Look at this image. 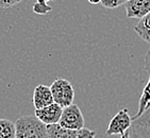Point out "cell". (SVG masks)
Segmentation results:
<instances>
[{
	"label": "cell",
	"instance_id": "8fae6325",
	"mask_svg": "<svg viewBox=\"0 0 150 138\" xmlns=\"http://www.w3.org/2000/svg\"><path fill=\"white\" fill-rule=\"evenodd\" d=\"M148 107H150V75L147 83L145 85L144 89H143V92H142V97L139 99V111H137V113H136L135 115L133 116L132 119L139 117Z\"/></svg>",
	"mask_w": 150,
	"mask_h": 138
},
{
	"label": "cell",
	"instance_id": "52a82bcc",
	"mask_svg": "<svg viewBox=\"0 0 150 138\" xmlns=\"http://www.w3.org/2000/svg\"><path fill=\"white\" fill-rule=\"evenodd\" d=\"M125 6L128 18L141 19L150 13V0H127Z\"/></svg>",
	"mask_w": 150,
	"mask_h": 138
},
{
	"label": "cell",
	"instance_id": "277c9868",
	"mask_svg": "<svg viewBox=\"0 0 150 138\" xmlns=\"http://www.w3.org/2000/svg\"><path fill=\"white\" fill-rule=\"evenodd\" d=\"M132 123V117H130L127 108L120 109L112 119L105 131V136L122 135L129 131Z\"/></svg>",
	"mask_w": 150,
	"mask_h": 138
},
{
	"label": "cell",
	"instance_id": "7a4b0ae2",
	"mask_svg": "<svg viewBox=\"0 0 150 138\" xmlns=\"http://www.w3.org/2000/svg\"><path fill=\"white\" fill-rule=\"evenodd\" d=\"M53 101L60 106L67 107L71 105L75 99V89L71 83L65 79L59 78L50 86Z\"/></svg>",
	"mask_w": 150,
	"mask_h": 138
},
{
	"label": "cell",
	"instance_id": "e0dca14e",
	"mask_svg": "<svg viewBox=\"0 0 150 138\" xmlns=\"http://www.w3.org/2000/svg\"><path fill=\"white\" fill-rule=\"evenodd\" d=\"M145 69L150 75V49L147 51L146 56H145Z\"/></svg>",
	"mask_w": 150,
	"mask_h": 138
},
{
	"label": "cell",
	"instance_id": "ba28073f",
	"mask_svg": "<svg viewBox=\"0 0 150 138\" xmlns=\"http://www.w3.org/2000/svg\"><path fill=\"white\" fill-rule=\"evenodd\" d=\"M32 102H33L35 109L42 108V107H45L49 104L53 103L54 101H53L50 87L47 85H43V84L38 85L33 92Z\"/></svg>",
	"mask_w": 150,
	"mask_h": 138
},
{
	"label": "cell",
	"instance_id": "9c48e42d",
	"mask_svg": "<svg viewBox=\"0 0 150 138\" xmlns=\"http://www.w3.org/2000/svg\"><path fill=\"white\" fill-rule=\"evenodd\" d=\"M78 131L68 130L59 123L47 125V138H77Z\"/></svg>",
	"mask_w": 150,
	"mask_h": 138
},
{
	"label": "cell",
	"instance_id": "7c38bea8",
	"mask_svg": "<svg viewBox=\"0 0 150 138\" xmlns=\"http://www.w3.org/2000/svg\"><path fill=\"white\" fill-rule=\"evenodd\" d=\"M15 123L9 119H0V138H15Z\"/></svg>",
	"mask_w": 150,
	"mask_h": 138
},
{
	"label": "cell",
	"instance_id": "5b68a950",
	"mask_svg": "<svg viewBox=\"0 0 150 138\" xmlns=\"http://www.w3.org/2000/svg\"><path fill=\"white\" fill-rule=\"evenodd\" d=\"M129 134L130 138H150V107L132 119Z\"/></svg>",
	"mask_w": 150,
	"mask_h": 138
},
{
	"label": "cell",
	"instance_id": "ac0fdd59",
	"mask_svg": "<svg viewBox=\"0 0 150 138\" xmlns=\"http://www.w3.org/2000/svg\"><path fill=\"white\" fill-rule=\"evenodd\" d=\"M119 138H130V134H129V131L128 132H126L125 134H122V135H120V137Z\"/></svg>",
	"mask_w": 150,
	"mask_h": 138
},
{
	"label": "cell",
	"instance_id": "5bb4252c",
	"mask_svg": "<svg viewBox=\"0 0 150 138\" xmlns=\"http://www.w3.org/2000/svg\"><path fill=\"white\" fill-rule=\"evenodd\" d=\"M126 1L127 0H101L100 3L107 9H116L121 4H125Z\"/></svg>",
	"mask_w": 150,
	"mask_h": 138
},
{
	"label": "cell",
	"instance_id": "6da1fadb",
	"mask_svg": "<svg viewBox=\"0 0 150 138\" xmlns=\"http://www.w3.org/2000/svg\"><path fill=\"white\" fill-rule=\"evenodd\" d=\"M15 138H47V125L35 116H23L15 122Z\"/></svg>",
	"mask_w": 150,
	"mask_h": 138
},
{
	"label": "cell",
	"instance_id": "3957f363",
	"mask_svg": "<svg viewBox=\"0 0 150 138\" xmlns=\"http://www.w3.org/2000/svg\"><path fill=\"white\" fill-rule=\"evenodd\" d=\"M61 127L68 130H79L84 127V117L82 115L80 107L76 104H71L69 106L64 107L61 118L59 120Z\"/></svg>",
	"mask_w": 150,
	"mask_h": 138
},
{
	"label": "cell",
	"instance_id": "30bf717a",
	"mask_svg": "<svg viewBox=\"0 0 150 138\" xmlns=\"http://www.w3.org/2000/svg\"><path fill=\"white\" fill-rule=\"evenodd\" d=\"M134 31L144 42L150 44V13L139 19L134 27Z\"/></svg>",
	"mask_w": 150,
	"mask_h": 138
},
{
	"label": "cell",
	"instance_id": "2e32d148",
	"mask_svg": "<svg viewBox=\"0 0 150 138\" xmlns=\"http://www.w3.org/2000/svg\"><path fill=\"white\" fill-rule=\"evenodd\" d=\"M21 0H0V8L1 9H8L11 6L19 3Z\"/></svg>",
	"mask_w": 150,
	"mask_h": 138
},
{
	"label": "cell",
	"instance_id": "ffe728a7",
	"mask_svg": "<svg viewBox=\"0 0 150 138\" xmlns=\"http://www.w3.org/2000/svg\"><path fill=\"white\" fill-rule=\"evenodd\" d=\"M44 1H45V2H48V1H51V0H44Z\"/></svg>",
	"mask_w": 150,
	"mask_h": 138
},
{
	"label": "cell",
	"instance_id": "8992f818",
	"mask_svg": "<svg viewBox=\"0 0 150 138\" xmlns=\"http://www.w3.org/2000/svg\"><path fill=\"white\" fill-rule=\"evenodd\" d=\"M62 112H63V107L53 102L45 107L35 109V117L46 125H49V124L59 123Z\"/></svg>",
	"mask_w": 150,
	"mask_h": 138
},
{
	"label": "cell",
	"instance_id": "d6986e66",
	"mask_svg": "<svg viewBox=\"0 0 150 138\" xmlns=\"http://www.w3.org/2000/svg\"><path fill=\"white\" fill-rule=\"evenodd\" d=\"M90 3H92V4H98V3H100L101 0H87Z\"/></svg>",
	"mask_w": 150,
	"mask_h": 138
},
{
	"label": "cell",
	"instance_id": "9a60e30c",
	"mask_svg": "<svg viewBox=\"0 0 150 138\" xmlns=\"http://www.w3.org/2000/svg\"><path fill=\"white\" fill-rule=\"evenodd\" d=\"M95 136H96L95 131L85 129V127L79 130L78 134H77V138H95Z\"/></svg>",
	"mask_w": 150,
	"mask_h": 138
},
{
	"label": "cell",
	"instance_id": "4fadbf2b",
	"mask_svg": "<svg viewBox=\"0 0 150 138\" xmlns=\"http://www.w3.org/2000/svg\"><path fill=\"white\" fill-rule=\"evenodd\" d=\"M52 10V8L50 6L47 4V2H45L44 0H38L36 2L33 4V12L35 14L38 15H45L47 13H49Z\"/></svg>",
	"mask_w": 150,
	"mask_h": 138
}]
</instances>
